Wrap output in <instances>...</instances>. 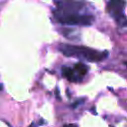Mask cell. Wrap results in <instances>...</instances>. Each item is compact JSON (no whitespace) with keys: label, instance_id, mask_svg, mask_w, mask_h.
<instances>
[{"label":"cell","instance_id":"cell-7","mask_svg":"<svg viewBox=\"0 0 127 127\" xmlns=\"http://www.w3.org/2000/svg\"><path fill=\"white\" fill-rule=\"evenodd\" d=\"M63 127H77V125H75V124H65Z\"/></svg>","mask_w":127,"mask_h":127},{"label":"cell","instance_id":"cell-8","mask_svg":"<svg viewBox=\"0 0 127 127\" xmlns=\"http://www.w3.org/2000/svg\"><path fill=\"white\" fill-rule=\"evenodd\" d=\"M29 127H37V125H36L35 123H32V124H31V125H30Z\"/></svg>","mask_w":127,"mask_h":127},{"label":"cell","instance_id":"cell-5","mask_svg":"<svg viewBox=\"0 0 127 127\" xmlns=\"http://www.w3.org/2000/svg\"><path fill=\"white\" fill-rule=\"evenodd\" d=\"M62 71H63V75L67 78L69 81H72V82H76V81H80L81 78L74 72L73 68L71 67H68V66H64L62 68Z\"/></svg>","mask_w":127,"mask_h":127},{"label":"cell","instance_id":"cell-2","mask_svg":"<svg viewBox=\"0 0 127 127\" xmlns=\"http://www.w3.org/2000/svg\"><path fill=\"white\" fill-rule=\"evenodd\" d=\"M54 16L58 22L64 25L89 26L94 20L92 15H84L79 12H64L57 9L54 11Z\"/></svg>","mask_w":127,"mask_h":127},{"label":"cell","instance_id":"cell-6","mask_svg":"<svg viewBox=\"0 0 127 127\" xmlns=\"http://www.w3.org/2000/svg\"><path fill=\"white\" fill-rule=\"evenodd\" d=\"M73 70H74V72L82 79V77L87 73L88 67H87V65H85V64H82V63H77V64H74Z\"/></svg>","mask_w":127,"mask_h":127},{"label":"cell","instance_id":"cell-1","mask_svg":"<svg viewBox=\"0 0 127 127\" xmlns=\"http://www.w3.org/2000/svg\"><path fill=\"white\" fill-rule=\"evenodd\" d=\"M59 51L65 57H72L88 62H100L105 59L108 55L107 52L101 53L90 48L82 46H74L67 44H61L59 46Z\"/></svg>","mask_w":127,"mask_h":127},{"label":"cell","instance_id":"cell-4","mask_svg":"<svg viewBox=\"0 0 127 127\" xmlns=\"http://www.w3.org/2000/svg\"><path fill=\"white\" fill-rule=\"evenodd\" d=\"M57 10L64 12H80L84 6L83 2L78 0H55Z\"/></svg>","mask_w":127,"mask_h":127},{"label":"cell","instance_id":"cell-3","mask_svg":"<svg viewBox=\"0 0 127 127\" xmlns=\"http://www.w3.org/2000/svg\"><path fill=\"white\" fill-rule=\"evenodd\" d=\"M125 5V0H109L107 4L108 13L122 26H125L126 24V17L124 15Z\"/></svg>","mask_w":127,"mask_h":127}]
</instances>
